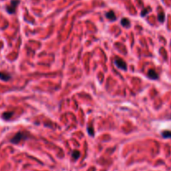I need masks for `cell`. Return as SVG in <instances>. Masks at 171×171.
<instances>
[{
    "mask_svg": "<svg viewBox=\"0 0 171 171\" xmlns=\"http://www.w3.org/2000/svg\"><path fill=\"white\" fill-rule=\"evenodd\" d=\"M11 78H12V76H11V74H9L8 73L0 71V79H1V80L6 82L8 81V80H10Z\"/></svg>",
    "mask_w": 171,
    "mask_h": 171,
    "instance_id": "cell-4",
    "label": "cell"
},
{
    "mask_svg": "<svg viewBox=\"0 0 171 171\" xmlns=\"http://www.w3.org/2000/svg\"><path fill=\"white\" fill-rule=\"evenodd\" d=\"M115 65L118 67V68H120V69H122V70H127V64L125 63V61H124L122 59H120V58H118V59H115Z\"/></svg>",
    "mask_w": 171,
    "mask_h": 171,
    "instance_id": "cell-3",
    "label": "cell"
},
{
    "mask_svg": "<svg viewBox=\"0 0 171 171\" xmlns=\"http://www.w3.org/2000/svg\"><path fill=\"white\" fill-rule=\"evenodd\" d=\"M150 10H151L150 8H144V9H143V10H142V12H141V16H142V17H144L146 14H148V13H149V11Z\"/></svg>",
    "mask_w": 171,
    "mask_h": 171,
    "instance_id": "cell-12",
    "label": "cell"
},
{
    "mask_svg": "<svg viewBox=\"0 0 171 171\" xmlns=\"http://www.w3.org/2000/svg\"><path fill=\"white\" fill-rule=\"evenodd\" d=\"M162 136L165 139H171V131H164Z\"/></svg>",
    "mask_w": 171,
    "mask_h": 171,
    "instance_id": "cell-10",
    "label": "cell"
},
{
    "mask_svg": "<svg viewBox=\"0 0 171 171\" xmlns=\"http://www.w3.org/2000/svg\"><path fill=\"white\" fill-rule=\"evenodd\" d=\"M121 25L125 27V28H129V26H130V22L129 20L126 18H124L121 20Z\"/></svg>",
    "mask_w": 171,
    "mask_h": 171,
    "instance_id": "cell-8",
    "label": "cell"
},
{
    "mask_svg": "<svg viewBox=\"0 0 171 171\" xmlns=\"http://www.w3.org/2000/svg\"><path fill=\"white\" fill-rule=\"evenodd\" d=\"M28 137V133L27 132H18V133L16 134L15 135L13 136V138L10 139V142L12 144H18L21 142V141L25 140L27 139Z\"/></svg>",
    "mask_w": 171,
    "mask_h": 171,
    "instance_id": "cell-1",
    "label": "cell"
},
{
    "mask_svg": "<svg viewBox=\"0 0 171 171\" xmlns=\"http://www.w3.org/2000/svg\"><path fill=\"white\" fill-rule=\"evenodd\" d=\"M88 132H89V134H90V135H94V134H95V133H94V129H92L91 127L88 128Z\"/></svg>",
    "mask_w": 171,
    "mask_h": 171,
    "instance_id": "cell-13",
    "label": "cell"
},
{
    "mask_svg": "<svg viewBox=\"0 0 171 171\" xmlns=\"http://www.w3.org/2000/svg\"><path fill=\"white\" fill-rule=\"evenodd\" d=\"M158 19L159 21L160 22V23H164V19H165V14H164V12H159L158 14Z\"/></svg>",
    "mask_w": 171,
    "mask_h": 171,
    "instance_id": "cell-9",
    "label": "cell"
},
{
    "mask_svg": "<svg viewBox=\"0 0 171 171\" xmlns=\"http://www.w3.org/2000/svg\"><path fill=\"white\" fill-rule=\"evenodd\" d=\"M148 77L151 79H158L159 75L155 72V70H154V69H149L148 72Z\"/></svg>",
    "mask_w": 171,
    "mask_h": 171,
    "instance_id": "cell-5",
    "label": "cell"
},
{
    "mask_svg": "<svg viewBox=\"0 0 171 171\" xmlns=\"http://www.w3.org/2000/svg\"><path fill=\"white\" fill-rule=\"evenodd\" d=\"M106 17H107V18H109L110 20L111 21H115L116 20V15H115V13L114 11H110V12H108L107 13H106Z\"/></svg>",
    "mask_w": 171,
    "mask_h": 171,
    "instance_id": "cell-6",
    "label": "cell"
},
{
    "mask_svg": "<svg viewBox=\"0 0 171 171\" xmlns=\"http://www.w3.org/2000/svg\"><path fill=\"white\" fill-rule=\"evenodd\" d=\"M13 115H14V113L13 112H4L3 115H2V118H3V120H8L13 117Z\"/></svg>",
    "mask_w": 171,
    "mask_h": 171,
    "instance_id": "cell-7",
    "label": "cell"
},
{
    "mask_svg": "<svg viewBox=\"0 0 171 171\" xmlns=\"http://www.w3.org/2000/svg\"><path fill=\"white\" fill-rule=\"evenodd\" d=\"M19 3H20L19 0H11L9 5H8L6 7V11H7V13H9V14H13V13H15L16 8H17L18 4H19Z\"/></svg>",
    "mask_w": 171,
    "mask_h": 171,
    "instance_id": "cell-2",
    "label": "cell"
},
{
    "mask_svg": "<svg viewBox=\"0 0 171 171\" xmlns=\"http://www.w3.org/2000/svg\"><path fill=\"white\" fill-rule=\"evenodd\" d=\"M79 156H80V154H79V151L75 150V151H74V152H73V154H72V157L74 158V160H76V159H78L79 158Z\"/></svg>",
    "mask_w": 171,
    "mask_h": 171,
    "instance_id": "cell-11",
    "label": "cell"
},
{
    "mask_svg": "<svg viewBox=\"0 0 171 171\" xmlns=\"http://www.w3.org/2000/svg\"><path fill=\"white\" fill-rule=\"evenodd\" d=\"M170 119H171V115H170Z\"/></svg>",
    "mask_w": 171,
    "mask_h": 171,
    "instance_id": "cell-14",
    "label": "cell"
}]
</instances>
